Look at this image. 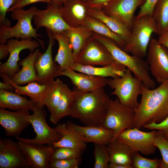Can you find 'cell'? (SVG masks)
<instances>
[{
  "label": "cell",
  "mask_w": 168,
  "mask_h": 168,
  "mask_svg": "<svg viewBox=\"0 0 168 168\" xmlns=\"http://www.w3.org/2000/svg\"><path fill=\"white\" fill-rule=\"evenodd\" d=\"M29 166L18 141L0 138V168H28Z\"/></svg>",
  "instance_id": "obj_15"
},
{
  "label": "cell",
  "mask_w": 168,
  "mask_h": 168,
  "mask_svg": "<svg viewBox=\"0 0 168 168\" xmlns=\"http://www.w3.org/2000/svg\"><path fill=\"white\" fill-rule=\"evenodd\" d=\"M63 83L59 79L54 80V86L44 102V106L50 113L54 110L59 100Z\"/></svg>",
  "instance_id": "obj_35"
},
{
  "label": "cell",
  "mask_w": 168,
  "mask_h": 168,
  "mask_svg": "<svg viewBox=\"0 0 168 168\" xmlns=\"http://www.w3.org/2000/svg\"><path fill=\"white\" fill-rule=\"evenodd\" d=\"M36 105L31 99L28 100L13 91L0 90V108L14 111H33Z\"/></svg>",
  "instance_id": "obj_27"
},
{
  "label": "cell",
  "mask_w": 168,
  "mask_h": 168,
  "mask_svg": "<svg viewBox=\"0 0 168 168\" xmlns=\"http://www.w3.org/2000/svg\"><path fill=\"white\" fill-rule=\"evenodd\" d=\"M156 132L155 130L144 132L134 127L124 130L117 139L127 145L134 152L149 156L154 154L156 149L154 143Z\"/></svg>",
  "instance_id": "obj_9"
},
{
  "label": "cell",
  "mask_w": 168,
  "mask_h": 168,
  "mask_svg": "<svg viewBox=\"0 0 168 168\" xmlns=\"http://www.w3.org/2000/svg\"><path fill=\"white\" fill-rule=\"evenodd\" d=\"M75 63L84 65L104 66L118 62L104 46L91 36L76 57Z\"/></svg>",
  "instance_id": "obj_10"
},
{
  "label": "cell",
  "mask_w": 168,
  "mask_h": 168,
  "mask_svg": "<svg viewBox=\"0 0 168 168\" xmlns=\"http://www.w3.org/2000/svg\"><path fill=\"white\" fill-rule=\"evenodd\" d=\"M140 102L135 110L134 128L159 123L168 117V80L156 88H148L143 84Z\"/></svg>",
  "instance_id": "obj_1"
},
{
  "label": "cell",
  "mask_w": 168,
  "mask_h": 168,
  "mask_svg": "<svg viewBox=\"0 0 168 168\" xmlns=\"http://www.w3.org/2000/svg\"><path fill=\"white\" fill-rule=\"evenodd\" d=\"M38 2H43L48 4L52 3L51 0H20L8 10L7 12H10L14 9L23 8L27 5Z\"/></svg>",
  "instance_id": "obj_43"
},
{
  "label": "cell",
  "mask_w": 168,
  "mask_h": 168,
  "mask_svg": "<svg viewBox=\"0 0 168 168\" xmlns=\"http://www.w3.org/2000/svg\"><path fill=\"white\" fill-rule=\"evenodd\" d=\"M156 31L152 16L134 17L130 35L122 49L142 58L146 56L151 36Z\"/></svg>",
  "instance_id": "obj_5"
},
{
  "label": "cell",
  "mask_w": 168,
  "mask_h": 168,
  "mask_svg": "<svg viewBox=\"0 0 168 168\" xmlns=\"http://www.w3.org/2000/svg\"><path fill=\"white\" fill-rule=\"evenodd\" d=\"M87 12L88 15L105 24L113 32L121 37L126 43L130 37L131 30L121 20L115 17L105 14L101 10L89 7Z\"/></svg>",
  "instance_id": "obj_28"
},
{
  "label": "cell",
  "mask_w": 168,
  "mask_h": 168,
  "mask_svg": "<svg viewBox=\"0 0 168 168\" xmlns=\"http://www.w3.org/2000/svg\"><path fill=\"white\" fill-rule=\"evenodd\" d=\"M88 7L84 0H66L61 7V14L71 27L84 26Z\"/></svg>",
  "instance_id": "obj_21"
},
{
  "label": "cell",
  "mask_w": 168,
  "mask_h": 168,
  "mask_svg": "<svg viewBox=\"0 0 168 168\" xmlns=\"http://www.w3.org/2000/svg\"><path fill=\"white\" fill-rule=\"evenodd\" d=\"M114 0H90L86 3L91 8L101 10L102 8Z\"/></svg>",
  "instance_id": "obj_44"
},
{
  "label": "cell",
  "mask_w": 168,
  "mask_h": 168,
  "mask_svg": "<svg viewBox=\"0 0 168 168\" xmlns=\"http://www.w3.org/2000/svg\"><path fill=\"white\" fill-rule=\"evenodd\" d=\"M28 110L12 112L5 108L0 109V124L8 136H19L30 124L26 119L30 114Z\"/></svg>",
  "instance_id": "obj_20"
},
{
  "label": "cell",
  "mask_w": 168,
  "mask_h": 168,
  "mask_svg": "<svg viewBox=\"0 0 168 168\" xmlns=\"http://www.w3.org/2000/svg\"><path fill=\"white\" fill-rule=\"evenodd\" d=\"M143 128L149 130L160 131L162 133L163 136L168 139V117L159 123L152 122L145 124Z\"/></svg>",
  "instance_id": "obj_41"
},
{
  "label": "cell",
  "mask_w": 168,
  "mask_h": 168,
  "mask_svg": "<svg viewBox=\"0 0 168 168\" xmlns=\"http://www.w3.org/2000/svg\"><path fill=\"white\" fill-rule=\"evenodd\" d=\"M9 55V53L6 44L0 45V60L5 59Z\"/></svg>",
  "instance_id": "obj_46"
},
{
  "label": "cell",
  "mask_w": 168,
  "mask_h": 168,
  "mask_svg": "<svg viewBox=\"0 0 168 168\" xmlns=\"http://www.w3.org/2000/svg\"><path fill=\"white\" fill-rule=\"evenodd\" d=\"M145 0H114L101 10L105 14L121 20L131 30L135 11Z\"/></svg>",
  "instance_id": "obj_16"
},
{
  "label": "cell",
  "mask_w": 168,
  "mask_h": 168,
  "mask_svg": "<svg viewBox=\"0 0 168 168\" xmlns=\"http://www.w3.org/2000/svg\"><path fill=\"white\" fill-rule=\"evenodd\" d=\"M158 0H145L141 6L137 17L146 15L152 16L155 6Z\"/></svg>",
  "instance_id": "obj_42"
},
{
  "label": "cell",
  "mask_w": 168,
  "mask_h": 168,
  "mask_svg": "<svg viewBox=\"0 0 168 168\" xmlns=\"http://www.w3.org/2000/svg\"><path fill=\"white\" fill-rule=\"evenodd\" d=\"M158 42L168 50V30L159 35Z\"/></svg>",
  "instance_id": "obj_45"
},
{
  "label": "cell",
  "mask_w": 168,
  "mask_h": 168,
  "mask_svg": "<svg viewBox=\"0 0 168 168\" xmlns=\"http://www.w3.org/2000/svg\"><path fill=\"white\" fill-rule=\"evenodd\" d=\"M133 166L127 165L109 163L108 168H133Z\"/></svg>",
  "instance_id": "obj_48"
},
{
  "label": "cell",
  "mask_w": 168,
  "mask_h": 168,
  "mask_svg": "<svg viewBox=\"0 0 168 168\" xmlns=\"http://www.w3.org/2000/svg\"><path fill=\"white\" fill-rule=\"evenodd\" d=\"M3 82L11 84L15 88V92L20 95L26 96L36 104L44 107V102L53 88L54 81L50 83L41 84L37 81L28 83L25 86L18 85L13 83L6 74L0 73Z\"/></svg>",
  "instance_id": "obj_17"
},
{
  "label": "cell",
  "mask_w": 168,
  "mask_h": 168,
  "mask_svg": "<svg viewBox=\"0 0 168 168\" xmlns=\"http://www.w3.org/2000/svg\"><path fill=\"white\" fill-rule=\"evenodd\" d=\"M107 147L109 156V163L133 166L134 152L127 145L116 139L112 141Z\"/></svg>",
  "instance_id": "obj_30"
},
{
  "label": "cell",
  "mask_w": 168,
  "mask_h": 168,
  "mask_svg": "<svg viewBox=\"0 0 168 168\" xmlns=\"http://www.w3.org/2000/svg\"><path fill=\"white\" fill-rule=\"evenodd\" d=\"M161 160L150 159L141 156L138 152H134L133 157V166L135 168H160Z\"/></svg>",
  "instance_id": "obj_38"
},
{
  "label": "cell",
  "mask_w": 168,
  "mask_h": 168,
  "mask_svg": "<svg viewBox=\"0 0 168 168\" xmlns=\"http://www.w3.org/2000/svg\"><path fill=\"white\" fill-rule=\"evenodd\" d=\"M37 8L34 6L25 10L23 8L13 9L11 12V17L12 20L17 21L13 26L8 27L3 24L0 26V44H5L10 39H31L34 38L39 42L44 49V43L38 39L42 37L37 33V29L34 28L31 21L35 14Z\"/></svg>",
  "instance_id": "obj_4"
},
{
  "label": "cell",
  "mask_w": 168,
  "mask_h": 168,
  "mask_svg": "<svg viewBox=\"0 0 168 168\" xmlns=\"http://www.w3.org/2000/svg\"><path fill=\"white\" fill-rule=\"evenodd\" d=\"M154 143L162 157L160 168H168V139L163 136L161 131L156 130Z\"/></svg>",
  "instance_id": "obj_34"
},
{
  "label": "cell",
  "mask_w": 168,
  "mask_h": 168,
  "mask_svg": "<svg viewBox=\"0 0 168 168\" xmlns=\"http://www.w3.org/2000/svg\"><path fill=\"white\" fill-rule=\"evenodd\" d=\"M78 72L69 68L58 72L57 77L63 76L68 77L75 88L83 92L104 88L107 85L108 79L105 77Z\"/></svg>",
  "instance_id": "obj_18"
},
{
  "label": "cell",
  "mask_w": 168,
  "mask_h": 168,
  "mask_svg": "<svg viewBox=\"0 0 168 168\" xmlns=\"http://www.w3.org/2000/svg\"><path fill=\"white\" fill-rule=\"evenodd\" d=\"M75 99V92L68 86L63 83L59 100L54 110L51 113L49 120L54 125H57L64 117L70 115Z\"/></svg>",
  "instance_id": "obj_26"
},
{
  "label": "cell",
  "mask_w": 168,
  "mask_h": 168,
  "mask_svg": "<svg viewBox=\"0 0 168 168\" xmlns=\"http://www.w3.org/2000/svg\"><path fill=\"white\" fill-rule=\"evenodd\" d=\"M126 67L117 63L114 64L101 67L84 65L76 63L71 68L74 71L89 75L105 78H116L122 77Z\"/></svg>",
  "instance_id": "obj_29"
},
{
  "label": "cell",
  "mask_w": 168,
  "mask_h": 168,
  "mask_svg": "<svg viewBox=\"0 0 168 168\" xmlns=\"http://www.w3.org/2000/svg\"><path fill=\"white\" fill-rule=\"evenodd\" d=\"M71 121L66 123L58 124L55 128L61 135L60 139L53 143L52 146L55 148L65 147L81 149L83 150L86 147V144L78 132L72 126Z\"/></svg>",
  "instance_id": "obj_23"
},
{
  "label": "cell",
  "mask_w": 168,
  "mask_h": 168,
  "mask_svg": "<svg viewBox=\"0 0 168 168\" xmlns=\"http://www.w3.org/2000/svg\"><path fill=\"white\" fill-rule=\"evenodd\" d=\"M20 0H0V24L10 27V21L6 18V13L12 6Z\"/></svg>",
  "instance_id": "obj_40"
},
{
  "label": "cell",
  "mask_w": 168,
  "mask_h": 168,
  "mask_svg": "<svg viewBox=\"0 0 168 168\" xmlns=\"http://www.w3.org/2000/svg\"><path fill=\"white\" fill-rule=\"evenodd\" d=\"M52 3L59 6H62L66 0H51Z\"/></svg>",
  "instance_id": "obj_49"
},
{
  "label": "cell",
  "mask_w": 168,
  "mask_h": 168,
  "mask_svg": "<svg viewBox=\"0 0 168 168\" xmlns=\"http://www.w3.org/2000/svg\"><path fill=\"white\" fill-rule=\"evenodd\" d=\"M84 26L92 32L110 39L121 49L125 44V42L121 37L103 22L89 15L86 17Z\"/></svg>",
  "instance_id": "obj_32"
},
{
  "label": "cell",
  "mask_w": 168,
  "mask_h": 168,
  "mask_svg": "<svg viewBox=\"0 0 168 168\" xmlns=\"http://www.w3.org/2000/svg\"><path fill=\"white\" fill-rule=\"evenodd\" d=\"M19 142L30 167L32 168H49L54 149L52 146Z\"/></svg>",
  "instance_id": "obj_19"
},
{
  "label": "cell",
  "mask_w": 168,
  "mask_h": 168,
  "mask_svg": "<svg viewBox=\"0 0 168 168\" xmlns=\"http://www.w3.org/2000/svg\"><path fill=\"white\" fill-rule=\"evenodd\" d=\"M81 161V158L61 160H51L50 168H78Z\"/></svg>",
  "instance_id": "obj_39"
},
{
  "label": "cell",
  "mask_w": 168,
  "mask_h": 168,
  "mask_svg": "<svg viewBox=\"0 0 168 168\" xmlns=\"http://www.w3.org/2000/svg\"><path fill=\"white\" fill-rule=\"evenodd\" d=\"M49 38L47 48L44 53L40 54L35 63L37 82L41 84H47L53 82L59 70L58 65L54 60L52 48L55 39L53 32L46 29Z\"/></svg>",
  "instance_id": "obj_12"
},
{
  "label": "cell",
  "mask_w": 168,
  "mask_h": 168,
  "mask_svg": "<svg viewBox=\"0 0 168 168\" xmlns=\"http://www.w3.org/2000/svg\"><path fill=\"white\" fill-rule=\"evenodd\" d=\"M7 45L9 53L7 60L0 64V73L7 74L11 78L20 69L18 61L19 54L22 50L27 49L31 52L34 51L40 44L37 40L31 39H21L20 40L11 39L7 42Z\"/></svg>",
  "instance_id": "obj_13"
},
{
  "label": "cell",
  "mask_w": 168,
  "mask_h": 168,
  "mask_svg": "<svg viewBox=\"0 0 168 168\" xmlns=\"http://www.w3.org/2000/svg\"><path fill=\"white\" fill-rule=\"evenodd\" d=\"M75 101L70 116L86 125L102 126L110 98L104 88L83 92L74 87Z\"/></svg>",
  "instance_id": "obj_2"
},
{
  "label": "cell",
  "mask_w": 168,
  "mask_h": 168,
  "mask_svg": "<svg viewBox=\"0 0 168 168\" xmlns=\"http://www.w3.org/2000/svg\"><path fill=\"white\" fill-rule=\"evenodd\" d=\"M41 53L40 49L37 48L19 62V65L21 66L22 68L11 78L13 83L21 85L37 81L35 63Z\"/></svg>",
  "instance_id": "obj_24"
},
{
  "label": "cell",
  "mask_w": 168,
  "mask_h": 168,
  "mask_svg": "<svg viewBox=\"0 0 168 168\" xmlns=\"http://www.w3.org/2000/svg\"><path fill=\"white\" fill-rule=\"evenodd\" d=\"M58 48L54 61L59 66V72L71 68L76 63L75 57L69 40L63 32L53 33Z\"/></svg>",
  "instance_id": "obj_25"
},
{
  "label": "cell",
  "mask_w": 168,
  "mask_h": 168,
  "mask_svg": "<svg viewBox=\"0 0 168 168\" xmlns=\"http://www.w3.org/2000/svg\"><path fill=\"white\" fill-rule=\"evenodd\" d=\"M143 83L139 79L132 75L126 68L123 75L119 77L108 79L107 85L113 91L110 94L117 97L123 106L135 110L138 106V96L141 95Z\"/></svg>",
  "instance_id": "obj_6"
},
{
  "label": "cell",
  "mask_w": 168,
  "mask_h": 168,
  "mask_svg": "<svg viewBox=\"0 0 168 168\" xmlns=\"http://www.w3.org/2000/svg\"><path fill=\"white\" fill-rule=\"evenodd\" d=\"M72 126L86 143H93L107 146L112 140L114 132L102 126L86 125L82 126L71 122Z\"/></svg>",
  "instance_id": "obj_22"
},
{
  "label": "cell",
  "mask_w": 168,
  "mask_h": 168,
  "mask_svg": "<svg viewBox=\"0 0 168 168\" xmlns=\"http://www.w3.org/2000/svg\"><path fill=\"white\" fill-rule=\"evenodd\" d=\"M149 70L157 82L161 83L168 80V50L157 40H151L147 54Z\"/></svg>",
  "instance_id": "obj_11"
},
{
  "label": "cell",
  "mask_w": 168,
  "mask_h": 168,
  "mask_svg": "<svg viewBox=\"0 0 168 168\" xmlns=\"http://www.w3.org/2000/svg\"><path fill=\"white\" fill-rule=\"evenodd\" d=\"M94 168H108L109 156L107 146L94 143Z\"/></svg>",
  "instance_id": "obj_36"
},
{
  "label": "cell",
  "mask_w": 168,
  "mask_h": 168,
  "mask_svg": "<svg viewBox=\"0 0 168 168\" xmlns=\"http://www.w3.org/2000/svg\"><path fill=\"white\" fill-rule=\"evenodd\" d=\"M51 160L70 159L81 157L84 150L65 147L54 148Z\"/></svg>",
  "instance_id": "obj_37"
},
{
  "label": "cell",
  "mask_w": 168,
  "mask_h": 168,
  "mask_svg": "<svg viewBox=\"0 0 168 168\" xmlns=\"http://www.w3.org/2000/svg\"><path fill=\"white\" fill-rule=\"evenodd\" d=\"M135 116V110L122 105L117 98L110 99L102 126L114 132L113 141L124 130L134 128Z\"/></svg>",
  "instance_id": "obj_8"
},
{
  "label": "cell",
  "mask_w": 168,
  "mask_h": 168,
  "mask_svg": "<svg viewBox=\"0 0 168 168\" xmlns=\"http://www.w3.org/2000/svg\"><path fill=\"white\" fill-rule=\"evenodd\" d=\"M63 32L69 40L75 59L92 32L84 26L71 27Z\"/></svg>",
  "instance_id": "obj_31"
},
{
  "label": "cell",
  "mask_w": 168,
  "mask_h": 168,
  "mask_svg": "<svg viewBox=\"0 0 168 168\" xmlns=\"http://www.w3.org/2000/svg\"><path fill=\"white\" fill-rule=\"evenodd\" d=\"M0 90L13 91H15V88L11 84L1 82H0Z\"/></svg>",
  "instance_id": "obj_47"
},
{
  "label": "cell",
  "mask_w": 168,
  "mask_h": 168,
  "mask_svg": "<svg viewBox=\"0 0 168 168\" xmlns=\"http://www.w3.org/2000/svg\"><path fill=\"white\" fill-rule=\"evenodd\" d=\"M92 36L102 44L117 62L130 69L148 88L155 87V83L149 74L146 61L124 51L110 39L92 32Z\"/></svg>",
  "instance_id": "obj_3"
},
{
  "label": "cell",
  "mask_w": 168,
  "mask_h": 168,
  "mask_svg": "<svg viewBox=\"0 0 168 168\" xmlns=\"http://www.w3.org/2000/svg\"><path fill=\"white\" fill-rule=\"evenodd\" d=\"M86 2H87L89 0H84Z\"/></svg>",
  "instance_id": "obj_50"
},
{
  "label": "cell",
  "mask_w": 168,
  "mask_h": 168,
  "mask_svg": "<svg viewBox=\"0 0 168 168\" xmlns=\"http://www.w3.org/2000/svg\"><path fill=\"white\" fill-rule=\"evenodd\" d=\"M156 34L160 35L168 30V0H158L152 14Z\"/></svg>",
  "instance_id": "obj_33"
},
{
  "label": "cell",
  "mask_w": 168,
  "mask_h": 168,
  "mask_svg": "<svg viewBox=\"0 0 168 168\" xmlns=\"http://www.w3.org/2000/svg\"><path fill=\"white\" fill-rule=\"evenodd\" d=\"M43 107L36 105L33 111V114L26 117V120L34 129L36 135L35 137L29 139L15 137L18 141L34 145L47 144L52 146L53 143L60 139L61 136L55 128H52L47 124Z\"/></svg>",
  "instance_id": "obj_7"
},
{
  "label": "cell",
  "mask_w": 168,
  "mask_h": 168,
  "mask_svg": "<svg viewBox=\"0 0 168 168\" xmlns=\"http://www.w3.org/2000/svg\"><path fill=\"white\" fill-rule=\"evenodd\" d=\"M62 6L50 3L48 4L45 10L37 9L33 18L36 29L37 30L44 27L52 32L56 33L70 29L71 27L62 17L61 11Z\"/></svg>",
  "instance_id": "obj_14"
}]
</instances>
